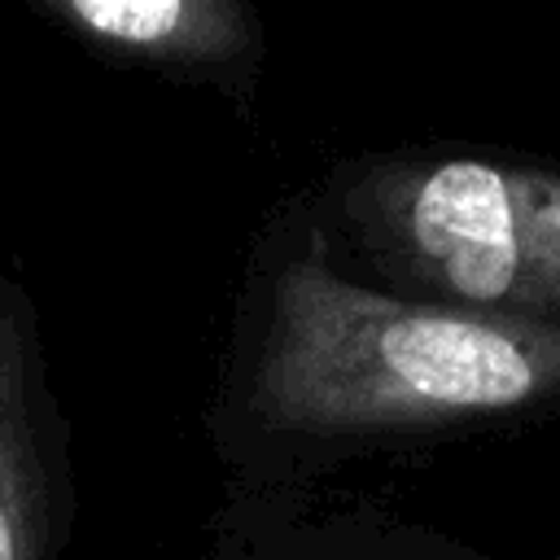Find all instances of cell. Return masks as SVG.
I'll use <instances>...</instances> for the list:
<instances>
[{"label": "cell", "instance_id": "7a4b0ae2", "mask_svg": "<svg viewBox=\"0 0 560 560\" xmlns=\"http://www.w3.org/2000/svg\"><path fill=\"white\" fill-rule=\"evenodd\" d=\"M315 219L389 293L560 328V166L376 153L324 184Z\"/></svg>", "mask_w": 560, "mask_h": 560}, {"label": "cell", "instance_id": "3957f363", "mask_svg": "<svg viewBox=\"0 0 560 560\" xmlns=\"http://www.w3.org/2000/svg\"><path fill=\"white\" fill-rule=\"evenodd\" d=\"M74 35L166 74L245 92L262 61L249 0H39Z\"/></svg>", "mask_w": 560, "mask_h": 560}, {"label": "cell", "instance_id": "277c9868", "mask_svg": "<svg viewBox=\"0 0 560 560\" xmlns=\"http://www.w3.org/2000/svg\"><path fill=\"white\" fill-rule=\"evenodd\" d=\"M48 420L35 306L0 280V560H44Z\"/></svg>", "mask_w": 560, "mask_h": 560}, {"label": "cell", "instance_id": "6da1fadb", "mask_svg": "<svg viewBox=\"0 0 560 560\" xmlns=\"http://www.w3.org/2000/svg\"><path fill=\"white\" fill-rule=\"evenodd\" d=\"M249 416L289 438H407L560 411V328L350 276L293 210L262 241Z\"/></svg>", "mask_w": 560, "mask_h": 560}]
</instances>
